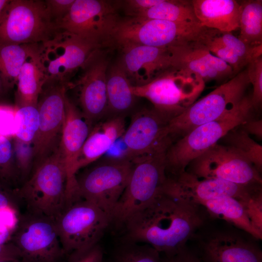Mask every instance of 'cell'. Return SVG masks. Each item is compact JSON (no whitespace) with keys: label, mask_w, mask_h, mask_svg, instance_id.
<instances>
[{"label":"cell","mask_w":262,"mask_h":262,"mask_svg":"<svg viewBox=\"0 0 262 262\" xmlns=\"http://www.w3.org/2000/svg\"><path fill=\"white\" fill-rule=\"evenodd\" d=\"M203 223L199 205L163 192L124 222L120 239L148 244L168 258L185 248Z\"/></svg>","instance_id":"cell-1"},{"label":"cell","mask_w":262,"mask_h":262,"mask_svg":"<svg viewBox=\"0 0 262 262\" xmlns=\"http://www.w3.org/2000/svg\"><path fill=\"white\" fill-rule=\"evenodd\" d=\"M164 147L131 157L132 168L127 185L112 213L111 225L119 229L131 215L162 193L167 179Z\"/></svg>","instance_id":"cell-2"},{"label":"cell","mask_w":262,"mask_h":262,"mask_svg":"<svg viewBox=\"0 0 262 262\" xmlns=\"http://www.w3.org/2000/svg\"><path fill=\"white\" fill-rule=\"evenodd\" d=\"M251 97L245 96L231 112L214 121L194 128L176 143L170 145L166 154V173L176 176L186 170L194 159L217 144L228 133L250 118Z\"/></svg>","instance_id":"cell-3"},{"label":"cell","mask_w":262,"mask_h":262,"mask_svg":"<svg viewBox=\"0 0 262 262\" xmlns=\"http://www.w3.org/2000/svg\"><path fill=\"white\" fill-rule=\"evenodd\" d=\"M207 28L200 24L178 23L140 17H120L110 45L134 44L157 48L199 42Z\"/></svg>","instance_id":"cell-4"},{"label":"cell","mask_w":262,"mask_h":262,"mask_svg":"<svg viewBox=\"0 0 262 262\" xmlns=\"http://www.w3.org/2000/svg\"><path fill=\"white\" fill-rule=\"evenodd\" d=\"M66 165L58 149L15 190L27 212L55 220L66 205Z\"/></svg>","instance_id":"cell-5"},{"label":"cell","mask_w":262,"mask_h":262,"mask_svg":"<svg viewBox=\"0 0 262 262\" xmlns=\"http://www.w3.org/2000/svg\"><path fill=\"white\" fill-rule=\"evenodd\" d=\"M205 85L196 74L171 66L146 84L131 85V90L135 97L148 100L170 121L196 101Z\"/></svg>","instance_id":"cell-6"},{"label":"cell","mask_w":262,"mask_h":262,"mask_svg":"<svg viewBox=\"0 0 262 262\" xmlns=\"http://www.w3.org/2000/svg\"><path fill=\"white\" fill-rule=\"evenodd\" d=\"M59 30L45 0H9L0 18V45L42 44Z\"/></svg>","instance_id":"cell-7"},{"label":"cell","mask_w":262,"mask_h":262,"mask_svg":"<svg viewBox=\"0 0 262 262\" xmlns=\"http://www.w3.org/2000/svg\"><path fill=\"white\" fill-rule=\"evenodd\" d=\"M250 84L246 68L171 119L166 132L182 136L200 125L216 120L234 110Z\"/></svg>","instance_id":"cell-8"},{"label":"cell","mask_w":262,"mask_h":262,"mask_svg":"<svg viewBox=\"0 0 262 262\" xmlns=\"http://www.w3.org/2000/svg\"><path fill=\"white\" fill-rule=\"evenodd\" d=\"M132 168L131 159L126 156L106 159L86 168L76 175L78 196L94 203L111 218Z\"/></svg>","instance_id":"cell-9"},{"label":"cell","mask_w":262,"mask_h":262,"mask_svg":"<svg viewBox=\"0 0 262 262\" xmlns=\"http://www.w3.org/2000/svg\"><path fill=\"white\" fill-rule=\"evenodd\" d=\"M55 221L66 256L98 243L111 225L108 214L94 203L82 198L68 205Z\"/></svg>","instance_id":"cell-10"},{"label":"cell","mask_w":262,"mask_h":262,"mask_svg":"<svg viewBox=\"0 0 262 262\" xmlns=\"http://www.w3.org/2000/svg\"><path fill=\"white\" fill-rule=\"evenodd\" d=\"M10 242L19 249L22 262H61L66 256L55 220L43 215L20 214Z\"/></svg>","instance_id":"cell-11"},{"label":"cell","mask_w":262,"mask_h":262,"mask_svg":"<svg viewBox=\"0 0 262 262\" xmlns=\"http://www.w3.org/2000/svg\"><path fill=\"white\" fill-rule=\"evenodd\" d=\"M118 6L107 0H75L69 12L57 23V27L100 49L110 45L120 18Z\"/></svg>","instance_id":"cell-12"},{"label":"cell","mask_w":262,"mask_h":262,"mask_svg":"<svg viewBox=\"0 0 262 262\" xmlns=\"http://www.w3.org/2000/svg\"><path fill=\"white\" fill-rule=\"evenodd\" d=\"M67 83H45L37 107L39 115L38 129L33 143V170L56 152L60 145L65 119V98Z\"/></svg>","instance_id":"cell-13"},{"label":"cell","mask_w":262,"mask_h":262,"mask_svg":"<svg viewBox=\"0 0 262 262\" xmlns=\"http://www.w3.org/2000/svg\"><path fill=\"white\" fill-rule=\"evenodd\" d=\"M98 49L78 36L60 30L51 39L41 44L40 56L45 82L67 83L73 73Z\"/></svg>","instance_id":"cell-14"},{"label":"cell","mask_w":262,"mask_h":262,"mask_svg":"<svg viewBox=\"0 0 262 262\" xmlns=\"http://www.w3.org/2000/svg\"><path fill=\"white\" fill-rule=\"evenodd\" d=\"M187 171L200 179H216L243 185H262L261 172L228 145L216 144L194 159Z\"/></svg>","instance_id":"cell-15"},{"label":"cell","mask_w":262,"mask_h":262,"mask_svg":"<svg viewBox=\"0 0 262 262\" xmlns=\"http://www.w3.org/2000/svg\"><path fill=\"white\" fill-rule=\"evenodd\" d=\"M109 60L100 49L82 67L75 82H69L68 90L77 89L80 111L93 127L107 112L106 77Z\"/></svg>","instance_id":"cell-16"},{"label":"cell","mask_w":262,"mask_h":262,"mask_svg":"<svg viewBox=\"0 0 262 262\" xmlns=\"http://www.w3.org/2000/svg\"><path fill=\"white\" fill-rule=\"evenodd\" d=\"M259 185H243L216 179H200L187 171L167 177L163 192L176 198L198 205L199 203L225 197L241 201Z\"/></svg>","instance_id":"cell-17"},{"label":"cell","mask_w":262,"mask_h":262,"mask_svg":"<svg viewBox=\"0 0 262 262\" xmlns=\"http://www.w3.org/2000/svg\"><path fill=\"white\" fill-rule=\"evenodd\" d=\"M169 121L154 109L136 113L122 136L127 147L124 156L132 157L168 147L171 144L166 132Z\"/></svg>","instance_id":"cell-18"},{"label":"cell","mask_w":262,"mask_h":262,"mask_svg":"<svg viewBox=\"0 0 262 262\" xmlns=\"http://www.w3.org/2000/svg\"><path fill=\"white\" fill-rule=\"evenodd\" d=\"M65 119L58 151L66 168V196L68 201L77 194L76 165L82 147L92 127L67 95L65 98Z\"/></svg>","instance_id":"cell-19"},{"label":"cell","mask_w":262,"mask_h":262,"mask_svg":"<svg viewBox=\"0 0 262 262\" xmlns=\"http://www.w3.org/2000/svg\"><path fill=\"white\" fill-rule=\"evenodd\" d=\"M121 50L118 62L132 86H142L172 66L167 48L134 44L117 46Z\"/></svg>","instance_id":"cell-20"},{"label":"cell","mask_w":262,"mask_h":262,"mask_svg":"<svg viewBox=\"0 0 262 262\" xmlns=\"http://www.w3.org/2000/svg\"><path fill=\"white\" fill-rule=\"evenodd\" d=\"M174 67L195 73L205 82L231 78L230 66L211 53L199 42L167 48Z\"/></svg>","instance_id":"cell-21"},{"label":"cell","mask_w":262,"mask_h":262,"mask_svg":"<svg viewBox=\"0 0 262 262\" xmlns=\"http://www.w3.org/2000/svg\"><path fill=\"white\" fill-rule=\"evenodd\" d=\"M201 248L205 262H262L259 246L234 231L213 233L203 240Z\"/></svg>","instance_id":"cell-22"},{"label":"cell","mask_w":262,"mask_h":262,"mask_svg":"<svg viewBox=\"0 0 262 262\" xmlns=\"http://www.w3.org/2000/svg\"><path fill=\"white\" fill-rule=\"evenodd\" d=\"M200 24L222 32L239 29L241 11L240 2L235 0H191Z\"/></svg>","instance_id":"cell-23"},{"label":"cell","mask_w":262,"mask_h":262,"mask_svg":"<svg viewBox=\"0 0 262 262\" xmlns=\"http://www.w3.org/2000/svg\"><path fill=\"white\" fill-rule=\"evenodd\" d=\"M40 46L24 63L17 76L15 92V106L37 107L38 98L46 82L40 56Z\"/></svg>","instance_id":"cell-24"},{"label":"cell","mask_w":262,"mask_h":262,"mask_svg":"<svg viewBox=\"0 0 262 262\" xmlns=\"http://www.w3.org/2000/svg\"><path fill=\"white\" fill-rule=\"evenodd\" d=\"M119 137L117 126L110 119L94 125L79 153L76 173L98 161Z\"/></svg>","instance_id":"cell-25"},{"label":"cell","mask_w":262,"mask_h":262,"mask_svg":"<svg viewBox=\"0 0 262 262\" xmlns=\"http://www.w3.org/2000/svg\"><path fill=\"white\" fill-rule=\"evenodd\" d=\"M131 84L118 63L108 68L106 77L107 112L124 116L133 105L135 97Z\"/></svg>","instance_id":"cell-26"},{"label":"cell","mask_w":262,"mask_h":262,"mask_svg":"<svg viewBox=\"0 0 262 262\" xmlns=\"http://www.w3.org/2000/svg\"><path fill=\"white\" fill-rule=\"evenodd\" d=\"M198 205L204 207L213 217L225 220L256 239H262V233L254 228L237 199L225 197L202 201Z\"/></svg>","instance_id":"cell-27"},{"label":"cell","mask_w":262,"mask_h":262,"mask_svg":"<svg viewBox=\"0 0 262 262\" xmlns=\"http://www.w3.org/2000/svg\"><path fill=\"white\" fill-rule=\"evenodd\" d=\"M41 44L0 45V76L7 91L13 88L24 63Z\"/></svg>","instance_id":"cell-28"},{"label":"cell","mask_w":262,"mask_h":262,"mask_svg":"<svg viewBox=\"0 0 262 262\" xmlns=\"http://www.w3.org/2000/svg\"><path fill=\"white\" fill-rule=\"evenodd\" d=\"M240 3L238 38L250 47L262 45V0H247Z\"/></svg>","instance_id":"cell-29"},{"label":"cell","mask_w":262,"mask_h":262,"mask_svg":"<svg viewBox=\"0 0 262 262\" xmlns=\"http://www.w3.org/2000/svg\"><path fill=\"white\" fill-rule=\"evenodd\" d=\"M132 17L200 24L195 15L191 0H163L160 3Z\"/></svg>","instance_id":"cell-30"},{"label":"cell","mask_w":262,"mask_h":262,"mask_svg":"<svg viewBox=\"0 0 262 262\" xmlns=\"http://www.w3.org/2000/svg\"><path fill=\"white\" fill-rule=\"evenodd\" d=\"M110 262H165L162 255L146 244L119 238Z\"/></svg>","instance_id":"cell-31"},{"label":"cell","mask_w":262,"mask_h":262,"mask_svg":"<svg viewBox=\"0 0 262 262\" xmlns=\"http://www.w3.org/2000/svg\"><path fill=\"white\" fill-rule=\"evenodd\" d=\"M224 137L226 138L228 146L243 155L261 172L262 146L261 145L252 139L243 130L234 131L232 130Z\"/></svg>","instance_id":"cell-32"},{"label":"cell","mask_w":262,"mask_h":262,"mask_svg":"<svg viewBox=\"0 0 262 262\" xmlns=\"http://www.w3.org/2000/svg\"><path fill=\"white\" fill-rule=\"evenodd\" d=\"M15 121L14 137L33 144L39 126V115L37 107L33 106L16 107Z\"/></svg>","instance_id":"cell-33"},{"label":"cell","mask_w":262,"mask_h":262,"mask_svg":"<svg viewBox=\"0 0 262 262\" xmlns=\"http://www.w3.org/2000/svg\"><path fill=\"white\" fill-rule=\"evenodd\" d=\"M0 181L9 186L18 187L12 139L0 136Z\"/></svg>","instance_id":"cell-34"},{"label":"cell","mask_w":262,"mask_h":262,"mask_svg":"<svg viewBox=\"0 0 262 262\" xmlns=\"http://www.w3.org/2000/svg\"><path fill=\"white\" fill-rule=\"evenodd\" d=\"M13 151L18 183L21 185L30 177L33 168L34 151L33 144L12 139Z\"/></svg>","instance_id":"cell-35"},{"label":"cell","mask_w":262,"mask_h":262,"mask_svg":"<svg viewBox=\"0 0 262 262\" xmlns=\"http://www.w3.org/2000/svg\"><path fill=\"white\" fill-rule=\"evenodd\" d=\"M240 202L254 228L262 233V185L255 189L246 199Z\"/></svg>","instance_id":"cell-36"},{"label":"cell","mask_w":262,"mask_h":262,"mask_svg":"<svg viewBox=\"0 0 262 262\" xmlns=\"http://www.w3.org/2000/svg\"><path fill=\"white\" fill-rule=\"evenodd\" d=\"M246 69L249 82L253 86L251 102L256 109L262 102V56L251 61Z\"/></svg>","instance_id":"cell-37"},{"label":"cell","mask_w":262,"mask_h":262,"mask_svg":"<svg viewBox=\"0 0 262 262\" xmlns=\"http://www.w3.org/2000/svg\"><path fill=\"white\" fill-rule=\"evenodd\" d=\"M66 262H104V252L98 243L71 252Z\"/></svg>","instance_id":"cell-38"},{"label":"cell","mask_w":262,"mask_h":262,"mask_svg":"<svg viewBox=\"0 0 262 262\" xmlns=\"http://www.w3.org/2000/svg\"><path fill=\"white\" fill-rule=\"evenodd\" d=\"M16 107L0 103V136L12 139L16 131Z\"/></svg>","instance_id":"cell-39"},{"label":"cell","mask_w":262,"mask_h":262,"mask_svg":"<svg viewBox=\"0 0 262 262\" xmlns=\"http://www.w3.org/2000/svg\"><path fill=\"white\" fill-rule=\"evenodd\" d=\"M74 1L75 0H45L49 14L56 25L69 12Z\"/></svg>","instance_id":"cell-40"},{"label":"cell","mask_w":262,"mask_h":262,"mask_svg":"<svg viewBox=\"0 0 262 262\" xmlns=\"http://www.w3.org/2000/svg\"><path fill=\"white\" fill-rule=\"evenodd\" d=\"M163 0H128L123 1L126 16L132 17L155 6Z\"/></svg>","instance_id":"cell-41"},{"label":"cell","mask_w":262,"mask_h":262,"mask_svg":"<svg viewBox=\"0 0 262 262\" xmlns=\"http://www.w3.org/2000/svg\"><path fill=\"white\" fill-rule=\"evenodd\" d=\"M19 201L15 188L0 181V208L10 207L19 212Z\"/></svg>","instance_id":"cell-42"},{"label":"cell","mask_w":262,"mask_h":262,"mask_svg":"<svg viewBox=\"0 0 262 262\" xmlns=\"http://www.w3.org/2000/svg\"><path fill=\"white\" fill-rule=\"evenodd\" d=\"M20 213L10 207L0 208V225L13 232L17 226Z\"/></svg>","instance_id":"cell-43"},{"label":"cell","mask_w":262,"mask_h":262,"mask_svg":"<svg viewBox=\"0 0 262 262\" xmlns=\"http://www.w3.org/2000/svg\"><path fill=\"white\" fill-rule=\"evenodd\" d=\"M20 259L18 248L11 242L0 244V261Z\"/></svg>","instance_id":"cell-44"},{"label":"cell","mask_w":262,"mask_h":262,"mask_svg":"<svg viewBox=\"0 0 262 262\" xmlns=\"http://www.w3.org/2000/svg\"><path fill=\"white\" fill-rule=\"evenodd\" d=\"M241 126L243 130L248 134L255 135L258 138H262V121L261 119L251 120H248Z\"/></svg>","instance_id":"cell-45"},{"label":"cell","mask_w":262,"mask_h":262,"mask_svg":"<svg viewBox=\"0 0 262 262\" xmlns=\"http://www.w3.org/2000/svg\"><path fill=\"white\" fill-rule=\"evenodd\" d=\"M164 259L165 262H201L196 256L185 248L174 256Z\"/></svg>","instance_id":"cell-46"},{"label":"cell","mask_w":262,"mask_h":262,"mask_svg":"<svg viewBox=\"0 0 262 262\" xmlns=\"http://www.w3.org/2000/svg\"><path fill=\"white\" fill-rule=\"evenodd\" d=\"M13 232L7 228L0 225V244L7 243L10 240Z\"/></svg>","instance_id":"cell-47"},{"label":"cell","mask_w":262,"mask_h":262,"mask_svg":"<svg viewBox=\"0 0 262 262\" xmlns=\"http://www.w3.org/2000/svg\"><path fill=\"white\" fill-rule=\"evenodd\" d=\"M9 0H0V18Z\"/></svg>","instance_id":"cell-48"},{"label":"cell","mask_w":262,"mask_h":262,"mask_svg":"<svg viewBox=\"0 0 262 262\" xmlns=\"http://www.w3.org/2000/svg\"><path fill=\"white\" fill-rule=\"evenodd\" d=\"M7 90L4 86L3 81L0 76V97L6 92Z\"/></svg>","instance_id":"cell-49"},{"label":"cell","mask_w":262,"mask_h":262,"mask_svg":"<svg viewBox=\"0 0 262 262\" xmlns=\"http://www.w3.org/2000/svg\"><path fill=\"white\" fill-rule=\"evenodd\" d=\"M0 262H22L20 259L0 261Z\"/></svg>","instance_id":"cell-50"}]
</instances>
